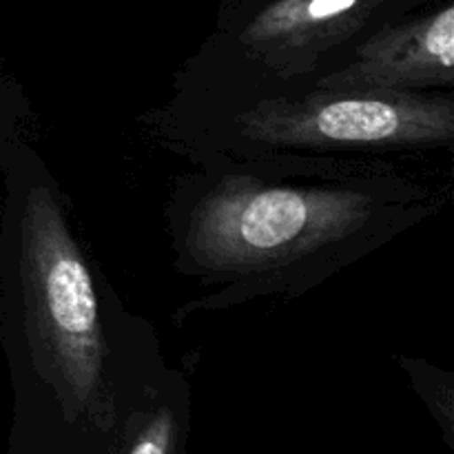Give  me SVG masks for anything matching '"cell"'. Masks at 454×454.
<instances>
[{"mask_svg": "<svg viewBox=\"0 0 454 454\" xmlns=\"http://www.w3.org/2000/svg\"><path fill=\"white\" fill-rule=\"evenodd\" d=\"M372 211V198L359 189L226 177L195 207L186 251L208 270L273 269L350 238Z\"/></svg>", "mask_w": 454, "mask_h": 454, "instance_id": "obj_1", "label": "cell"}, {"mask_svg": "<svg viewBox=\"0 0 454 454\" xmlns=\"http://www.w3.org/2000/svg\"><path fill=\"white\" fill-rule=\"evenodd\" d=\"M22 279L35 340L53 380L75 403L100 386L105 335L84 257L51 193L35 189L22 222Z\"/></svg>", "mask_w": 454, "mask_h": 454, "instance_id": "obj_2", "label": "cell"}, {"mask_svg": "<svg viewBox=\"0 0 454 454\" xmlns=\"http://www.w3.org/2000/svg\"><path fill=\"white\" fill-rule=\"evenodd\" d=\"M251 140L306 149H393L448 145L454 106L415 91L319 89L301 98L262 100L239 118Z\"/></svg>", "mask_w": 454, "mask_h": 454, "instance_id": "obj_3", "label": "cell"}, {"mask_svg": "<svg viewBox=\"0 0 454 454\" xmlns=\"http://www.w3.org/2000/svg\"><path fill=\"white\" fill-rule=\"evenodd\" d=\"M454 82V7L446 4L406 25L377 31L344 69L319 80V89L415 91Z\"/></svg>", "mask_w": 454, "mask_h": 454, "instance_id": "obj_4", "label": "cell"}, {"mask_svg": "<svg viewBox=\"0 0 454 454\" xmlns=\"http://www.w3.org/2000/svg\"><path fill=\"white\" fill-rule=\"evenodd\" d=\"M388 0H275L247 25L239 40L275 69L313 62L344 43Z\"/></svg>", "mask_w": 454, "mask_h": 454, "instance_id": "obj_5", "label": "cell"}, {"mask_svg": "<svg viewBox=\"0 0 454 454\" xmlns=\"http://www.w3.org/2000/svg\"><path fill=\"white\" fill-rule=\"evenodd\" d=\"M173 442H176V417L164 408L151 417L129 454H171Z\"/></svg>", "mask_w": 454, "mask_h": 454, "instance_id": "obj_6", "label": "cell"}]
</instances>
